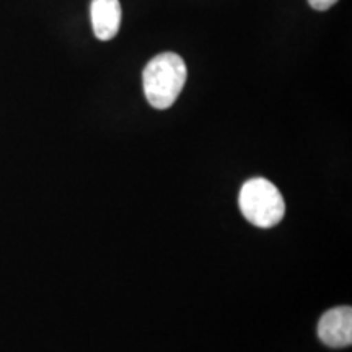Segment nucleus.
<instances>
[{"label":"nucleus","mask_w":352,"mask_h":352,"mask_svg":"<svg viewBox=\"0 0 352 352\" xmlns=\"http://www.w3.org/2000/svg\"><path fill=\"white\" fill-rule=\"evenodd\" d=\"M336 2L338 0H308V3H310L315 10H320V12L328 10V8H331Z\"/></svg>","instance_id":"39448f33"},{"label":"nucleus","mask_w":352,"mask_h":352,"mask_svg":"<svg viewBox=\"0 0 352 352\" xmlns=\"http://www.w3.org/2000/svg\"><path fill=\"white\" fill-rule=\"evenodd\" d=\"M186 77V64L182 57L175 52H162L144 69L145 98L153 108L168 109L182 94Z\"/></svg>","instance_id":"f257e3e1"},{"label":"nucleus","mask_w":352,"mask_h":352,"mask_svg":"<svg viewBox=\"0 0 352 352\" xmlns=\"http://www.w3.org/2000/svg\"><path fill=\"white\" fill-rule=\"evenodd\" d=\"M239 206L245 219L259 228L277 226L285 214L283 195L266 178L248 179L240 189Z\"/></svg>","instance_id":"f03ea898"},{"label":"nucleus","mask_w":352,"mask_h":352,"mask_svg":"<svg viewBox=\"0 0 352 352\" xmlns=\"http://www.w3.org/2000/svg\"><path fill=\"white\" fill-rule=\"evenodd\" d=\"M318 336L329 347H347L352 342V308L336 307L320 318Z\"/></svg>","instance_id":"7ed1b4c3"},{"label":"nucleus","mask_w":352,"mask_h":352,"mask_svg":"<svg viewBox=\"0 0 352 352\" xmlns=\"http://www.w3.org/2000/svg\"><path fill=\"white\" fill-rule=\"evenodd\" d=\"M90 16L95 36L109 41L120 32L122 16L120 0H91Z\"/></svg>","instance_id":"20e7f679"}]
</instances>
